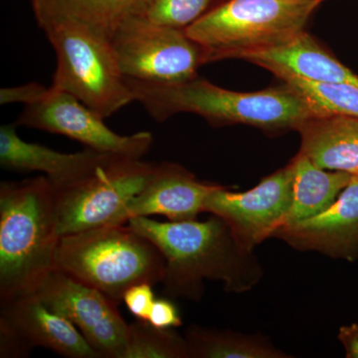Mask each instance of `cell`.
I'll use <instances>...</instances> for the list:
<instances>
[{"label": "cell", "instance_id": "6da1fadb", "mask_svg": "<svg viewBox=\"0 0 358 358\" xmlns=\"http://www.w3.org/2000/svg\"><path fill=\"white\" fill-rule=\"evenodd\" d=\"M127 224L162 252L166 270L160 284L171 298L201 300L206 280L222 282L229 293H245L262 278L258 259L238 245L217 216L180 222L134 217Z\"/></svg>", "mask_w": 358, "mask_h": 358}, {"label": "cell", "instance_id": "7a4b0ae2", "mask_svg": "<svg viewBox=\"0 0 358 358\" xmlns=\"http://www.w3.org/2000/svg\"><path fill=\"white\" fill-rule=\"evenodd\" d=\"M55 194L45 176L0 185V306L36 294L55 270Z\"/></svg>", "mask_w": 358, "mask_h": 358}, {"label": "cell", "instance_id": "3957f363", "mask_svg": "<svg viewBox=\"0 0 358 358\" xmlns=\"http://www.w3.org/2000/svg\"><path fill=\"white\" fill-rule=\"evenodd\" d=\"M127 82L134 101L159 122L171 115L189 113L214 126L241 124L265 131H296L313 115L303 96L287 84L243 93L221 88L199 77L178 84L145 83L131 79Z\"/></svg>", "mask_w": 358, "mask_h": 358}, {"label": "cell", "instance_id": "277c9868", "mask_svg": "<svg viewBox=\"0 0 358 358\" xmlns=\"http://www.w3.org/2000/svg\"><path fill=\"white\" fill-rule=\"evenodd\" d=\"M57 59L52 87L68 92L103 119L134 102L109 39L63 14L32 8Z\"/></svg>", "mask_w": 358, "mask_h": 358}, {"label": "cell", "instance_id": "5b68a950", "mask_svg": "<svg viewBox=\"0 0 358 358\" xmlns=\"http://www.w3.org/2000/svg\"><path fill=\"white\" fill-rule=\"evenodd\" d=\"M55 270L99 289L119 306L134 285L162 282L166 259L148 238L124 224L61 237Z\"/></svg>", "mask_w": 358, "mask_h": 358}, {"label": "cell", "instance_id": "8992f818", "mask_svg": "<svg viewBox=\"0 0 358 358\" xmlns=\"http://www.w3.org/2000/svg\"><path fill=\"white\" fill-rule=\"evenodd\" d=\"M320 0H226L186 28L208 63L279 46L305 31Z\"/></svg>", "mask_w": 358, "mask_h": 358}, {"label": "cell", "instance_id": "52a82bcc", "mask_svg": "<svg viewBox=\"0 0 358 358\" xmlns=\"http://www.w3.org/2000/svg\"><path fill=\"white\" fill-rule=\"evenodd\" d=\"M7 103H24L16 124L62 134L86 148L107 154L141 159L152 147L148 131L121 136L106 126L102 117L68 92L36 82L6 90Z\"/></svg>", "mask_w": 358, "mask_h": 358}, {"label": "cell", "instance_id": "ba28073f", "mask_svg": "<svg viewBox=\"0 0 358 358\" xmlns=\"http://www.w3.org/2000/svg\"><path fill=\"white\" fill-rule=\"evenodd\" d=\"M155 164L114 155L83 180L55 192L60 237L106 226L124 225L127 207L147 185Z\"/></svg>", "mask_w": 358, "mask_h": 358}, {"label": "cell", "instance_id": "9c48e42d", "mask_svg": "<svg viewBox=\"0 0 358 358\" xmlns=\"http://www.w3.org/2000/svg\"><path fill=\"white\" fill-rule=\"evenodd\" d=\"M110 44L127 79L152 84H178L197 77L207 64L201 45L185 30L157 24L133 16L119 26Z\"/></svg>", "mask_w": 358, "mask_h": 358}, {"label": "cell", "instance_id": "30bf717a", "mask_svg": "<svg viewBox=\"0 0 358 358\" xmlns=\"http://www.w3.org/2000/svg\"><path fill=\"white\" fill-rule=\"evenodd\" d=\"M293 194L292 167L275 171L244 192L217 185L205 200L204 212L222 219L238 245L249 253L284 224Z\"/></svg>", "mask_w": 358, "mask_h": 358}, {"label": "cell", "instance_id": "8fae6325", "mask_svg": "<svg viewBox=\"0 0 358 358\" xmlns=\"http://www.w3.org/2000/svg\"><path fill=\"white\" fill-rule=\"evenodd\" d=\"M53 312L70 320L101 358H122L129 324L117 303L93 287L54 270L36 293Z\"/></svg>", "mask_w": 358, "mask_h": 358}, {"label": "cell", "instance_id": "7c38bea8", "mask_svg": "<svg viewBox=\"0 0 358 358\" xmlns=\"http://www.w3.org/2000/svg\"><path fill=\"white\" fill-rule=\"evenodd\" d=\"M0 334L20 358L44 348L68 358H101L70 320L53 312L36 294L0 306Z\"/></svg>", "mask_w": 358, "mask_h": 358}, {"label": "cell", "instance_id": "4fadbf2b", "mask_svg": "<svg viewBox=\"0 0 358 358\" xmlns=\"http://www.w3.org/2000/svg\"><path fill=\"white\" fill-rule=\"evenodd\" d=\"M301 252L333 259H358V173L326 211L275 231L274 236Z\"/></svg>", "mask_w": 358, "mask_h": 358}, {"label": "cell", "instance_id": "5bb4252c", "mask_svg": "<svg viewBox=\"0 0 358 358\" xmlns=\"http://www.w3.org/2000/svg\"><path fill=\"white\" fill-rule=\"evenodd\" d=\"M16 128V122L0 128V166L7 171L44 173L55 192L76 185L117 155L88 148L73 154L56 152L45 145L23 141Z\"/></svg>", "mask_w": 358, "mask_h": 358}, {"label": "cell", "instance_id": "9a60e30c", "mask_svg": "<svg viewBox=\"0 0 358 358\" xmlns=\"http://www.w3.org/2000/svg\"><path fill=\"white\" fill-rule=\"evenodd\" d=\"M217 185L199 180L179 164L160 162L143 190L129 202L124 222L152 215L164 216L173 222L195 220L204 212L205 200Z\"/></svg>", "mask_w": 358, "mask_h": 358}, {"label": "cell", "instance_id": "2e32d148", "mask_svg": "<svg viewBox=\"0 0 358 358\" xmlns=\"http://www.w3.org/2000/svg\"><path fill=\"white\" fill-rule=\"evenodd\" d=\"M238 59L265 68L280 79L296 77L313 83L358 87L357 75L341 64L305 31L279 46L249 52Z\"/></svg>", "mask_w": 358, "mask_h": 358}, {"label": "cell", "instance_id": "e0dca14e", "mask_svg": "<svg viewBox=\"0 0 358 358\" xmlns=\"http://www.w3.org/2000/svg\"><path fill=\"white\" fill-rule=\"evenodd\" d=\"M296 131L300 152L329 171L358 173V117L313 115Z\"/></svg>", "mask_w": 358, "mask_h": 358}, {"label": "cell", "instance_id": "ac0fdd59", "mask_svg": "<svg viewBox=\"0 0 358 358\" xmlns=\"http://www.w3.org/2000/svg\"><path fill=\"white\" fill-rule=\"evenodd\" d=\"M289 166L293 173V194L282 226L301 222L326 211L338 199L353 176L345 171L322 169L300 152Z\"/></svg>", "mask_w": 358, "mask_h": 358}, {"label": "cell", "instance_id": "d6986e66", "mask_svg": "<svg viewBox=\"0 0 358 358\" xmlns=\"http://www.w3.org/2000/svg\"><path fill=\"white\" fill-rule=\"evenodd\" d=\"M155 0H30L32 8H44L63 14L106 37L113 34L124 21L141 16Z\"/></svg>", "mask_w": 358, "mask_h": 358}, {"label": "cell", "instance_id": "ffe728a7", "mask_svg": "<svg viewBox=\"0 0 358 358\" xmlns=\"http://www.w3.org/2000/svg\"><path fill=\"white\" fill-rule=\"evenodd\" d=\"M188 358L288 357L266 338L192 324L185 333Z\"/></svg>", "mask_w": 358, "mask_h": 358}, {"label": "cell", "instance_id": "44dd1931", "mask_svg": "<svg viewBox=\"0 0 358 358\" xmlns=\"http://www.w3.org/2000/svg\"><path fill=\"white\" fill-rule=\"evenodd\" d=\"M307 101L313 115L358 117V87L346 84L313 83L296 77L281 78Z\"/></svg>", "mask_w": 358, "mask_h": 358}, {"label": "cell", "instance_id": "7402d4cb", "mask_svg": "<svg viewBox=\"0 0 358 358\" xmlns=\"http://www.w3.org/2000/svg\"><path fill=\"white\" fill-rule=\"evenodd\" d=\"M122 358H188L185 336L173 329H160L145 320L129 324V338Z\"/></svg>", "mask_w": 358, "mask_h": 358}, {"label": "cell", "instance_id": "603a6c76", "mask_svg": "<svg viewBox=\"0 0 358 358\" xmlns=\"http://www.w3.org/2000/svg\"><path fill=\"white\" fill-rule=\"evenodd\" d=\"M212 0H155L143 17L157 24L185 30L210 9Z\"/></svg>", "mask_w": 358, "mask_h": 358}, {"label": "cell", "instance_id": "cb8c5ba5", "mask_svg": "<svg viewBox=\"0 0 358 358\" xmlns=\"http://www.w3.org/2000/svg\"><path fill=\"white\" fill-rule=\"evenodd\" d=\"M152 285L148 282H141L134 285L131 288L127 289L122 301L128 308L129 312L136 317V320L148 322V315L155 301Z\"/></svg>", "mask_w": 358, "mask_h": 358}, {"label": "cell", "instance_id": "d4e9b609", "mask_svg": "<svg viewBox=\"0 0 358 358\" xmlns=\"http://www.w3.org/2000/svg\"><path fill=\"white\" fill-rule=\"evenodd\" d=\"M148 322L160 329H176L182 324L180 313L173 301L155 299Z\"/></svg>", "mask_w": 358, "mask_h": 358}, {"label": "cell", "instance_id": "484cf974", "mask_svg": "<svg viewBox=\"0 0 358 358\" xmlns=\"http://www.w3.org/2000/svg\"><path fill=\"white\" fill-rule=\"evenodd\" d=\"M338 341L345 348L346 357L358 358V324L341 327Z\"/></svg>", "mask_w": 358, "mask_h": 358}, {"label": "cell", "instance_id": "4316f807", "mask_svg": "<svg viewBox=\"0 0 358 358\" xmlns=\"http://www.w3.org/2000/svg\"><path fill=\"white\" fill-rule=\"evenodd\" d=\"M320 2L324 1V0H320Z\"/></svg>", "mask_w": 358, "mask_h": 358}]
</instances>
